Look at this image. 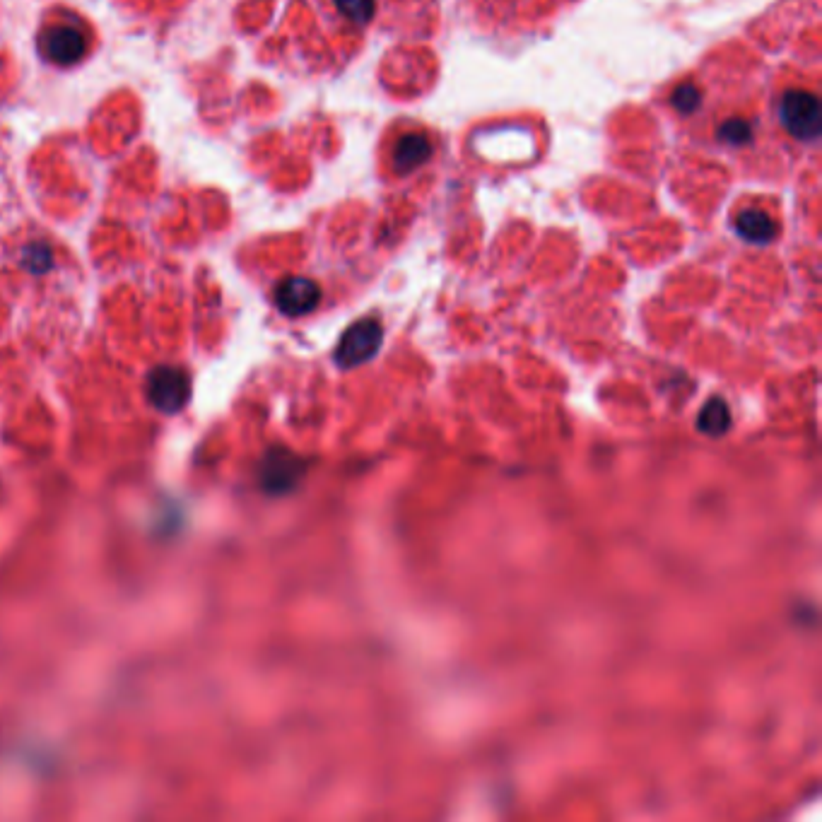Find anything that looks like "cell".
<instances>
[{
    "instance_id": "6da1fadb",
    "label": "cell",
    "mask_w": 822,
    "mask_h": 822,
    "mask_svg": "<svg viewBox=\"0 0 822 822\" xmlns=\"http://www.w3.org/2000/svg\"><path fill=\"white\" fill-rule=\"evenodd\" d=\"M779 121L796 140H815L822 131V111L818 97L803 90H789L779 99Z\"/></svg>"
},
{
    "instance_id": "7a4b0ae2",
    "label": "cell",
    "mask_w": 822,
    "mask_h": 822,
    "mask_svg": "<svg viewBox=\"0 0 822 822\" xmlns=\"http://www.w3.org/2000/svg\"><path fill=\"white\" fill-rule=\"evenodd\" d=\"M381 338H384V328H381L379 321L374 319H362L357 324H352L348 331L340 338V345L336 350V362L343 369L360 367L367 360H372L377 355Z\"/></svg>"
},
{
    "instance_id": "3957f363",
    "label": "cell",
    "mask_w": 822,
    "mask_h": 822,
    "mask_svg": "<svg viewBox=\"0 0 822 822\" xmlns=\"http://www.w3.org/2000/svg\"><path fill=\"white\" fill-rule=\"evenodd\" d=\"M148 396L152 405L162 413H176L189 403L191 379L184 369L160 367L150 374Z\"/></svg>"
},
{
    "instance_id": "277c9868",
    "label": "cell",
    "mask_w": 822,
    "mask_h": 822,
    "mask_svg": "<svg viewBox=\"0 0 822 822\" xmlns=\"http://www.w3.org/2000/svg\"><path fill=\"white\" fill-rule=\"evenodd\" d=\"M39 51L58 66H73L87 51V39L78 27L56 25L39 34Z\"/></svg>"
},
{
    "instance_id": "5b68a950",
    "label": "cell",
    "mask_w": 822,
    "mask_h": 822,
    "mask_svg": "<svg viewBox=\"0 0 822 822\" xmlns=\"http://www.w3.org/2000/svg\"><path fill=\"white\" fill-rule=\"evenodd\" d=\"M321 302V290L309 278H287L275 290V304L287 316H304Z\"/></svg>"
},
{
    "instance_id": "8992f818",
    "label": "cell",
    "mask_w": 822,
    "mask_h": 822,
    "mask_svg": "<svg viewBox=\"0 0 822 822\" xmlns=\"http://www.w3.org/2000/svg\"><path fill=\"white\" fill-rule=\"evenodd\" d=\"M299 475H302V461L285 449L270 451L261 466V483L268 492H273V495L292 490L299 480Z\"/></svg>"
},
{
    "instance_id": "52a82bcc",
    "label": "cell",
    "mask_w": 822,
    "mask_h": 822,
    "mask_svg": "<svg viewBox=\"0 0 822 822\" xmlns=\"http://www.w3.org/2000/svg\"><path fill=\"white\" fill-rule=\"evenodd\" d=\"M432 157V143L425 133H405L393 148V167L398 174H410Z\"/></svg>"
},
{
    "instance_id": "ba28073f",
    "label": "cell",
    "mask_w": 822,
    "mask_h": 822,
    "mask_svg": "<svg viewBox=\"0 0 822 822\" xmlns=\"http://www.w3.org/2000/svg\"><path fill=\"white\" fill-rule=\"evenodd\" d=\"M777 230V222L760 208H748L736 217V232L750 244H769L777 237Z\"/></svg>"
},
{
    "instance_id": "9c48e42d",
    "label": "cell",
    "mask_w": 822,
    "mask_h": 822,
    "mask_svg": "<svg viewBox=\"0 0 822 822\" xmlns=\"http://www.w3.org/2000/svg\"><path fill=\"white\" fill-rule=\"evenodd\" d=\"M697 427H700V432L707 434V437H721V434L731 427V410H728V405L721 401V398H712V401L700 410Z\"/></svg>"
},
{
    "instance_id": "30bf717a",
    "label": "cell",
    "mask_w": 822,
    "mask_h": 822,
    "mask_svg": "<svg viewBox=\"0 0 822 822\" xmlns=\"http://www.w3.org/2000/svg\"><path fill=\"white\" fill-rule=\"evenodd\" d=\"M22 266L34 275L46 273V270L54 266V254H51L49 244L34 242L25 246V251H22Z\"/></svg>"
},
{
    "instance_id": "8fae6325",
    "label": "cell",
    "mask_w": 822,
    "mask_h": 822,
    "mask_svg": "<svg viewBox=\"0 0 822 822\" xmlns=\"http://www.w3.org/2000/svg\"><path fill=\"white\" fill-rule=\"evenodd\" d=\"M338 8V13L343 17H348L355 25H364L374 17V10H377V0H333Z\"/></svg>"
},
{
    "instance_id": "7c38bea8",
    "label": "cell",
    "mask_w": 822,
    "mask_h": 822,
    "mask_svg": "<svg viewBox=\"0 0 822 822\" xmlns=\"http://www.w3.org/2000/svg\"><path fill=\"white\" fill-rule=\"evenodd\" d=\"M716 135H719V140H724V143L728 145H745L750 138H753V126H750L745 119H738L736 116V119H728L721 123Z\"/></svg>"
},
{
    "instance_id": "4fadbf2b",
    "label": "cell",
    "mask_w": 822,
    "mask_h": 822,
    "mask_svg": "<svg viewBox=\"0 0 822 822\" xmlns=\"http://www.w3.org/2000/svg\"><path fill=\"white\" fill-rule=\"evenodd\" d=\"M702 102V95L700 90H697L692 82H685V85L675 87V92L671 95V104L678 111H683V114H692L697 107H700Z\"/></svg>"
}]
</instances>
